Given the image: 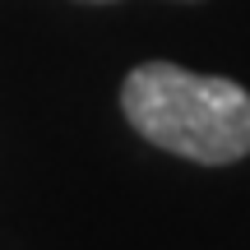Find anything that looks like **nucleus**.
<instances>
[{"label":"nucleus","instance_id":"f257e3e1","mask_svg":"<svg viewBox=\"0 0 250 250\" xmlns=\"http://www.w3.org/2000/svg\"><path fill=\"white\" fill-rule=\"evenodd\" d=\"M121 111L153 148L227 167L250 158V93L236 79L144 61L121 83Z\"/></svg>","mask_w":250,"mask_h":250},{"label":"nucleus","instance_id":"f03ea898","mask_svg":"<svg viewBox=\"0 0 250 250\" xmlns=\"http://www.w3.org/2000/svg\"><path fill=\"white\" fill-rule=\"evenodd\" d=\"M79 5H116V0H79Z\"/></svg>","mask_w":250,"mask_h":250}]
</instances>
